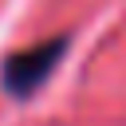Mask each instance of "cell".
<instances>
[{
    "mask_svg": "<svg viewBox=\"0 0 126 126\" xmlns=\"http://www.w3.org/2000/svg\"><path fill=\"white\" fill-rule=\"evenodd\" d=\"M59 55H63V43H59V39H55V43H35L32 51L12 55V59L4 63V83H8V91H16V94L32 91L39 79H47V71L55 67Z\"/></svg>",
    "mask_w": 126,
    "mask_h": 126,
    "instance_id": "1",
    "label": "cell"
}]
</instances>
